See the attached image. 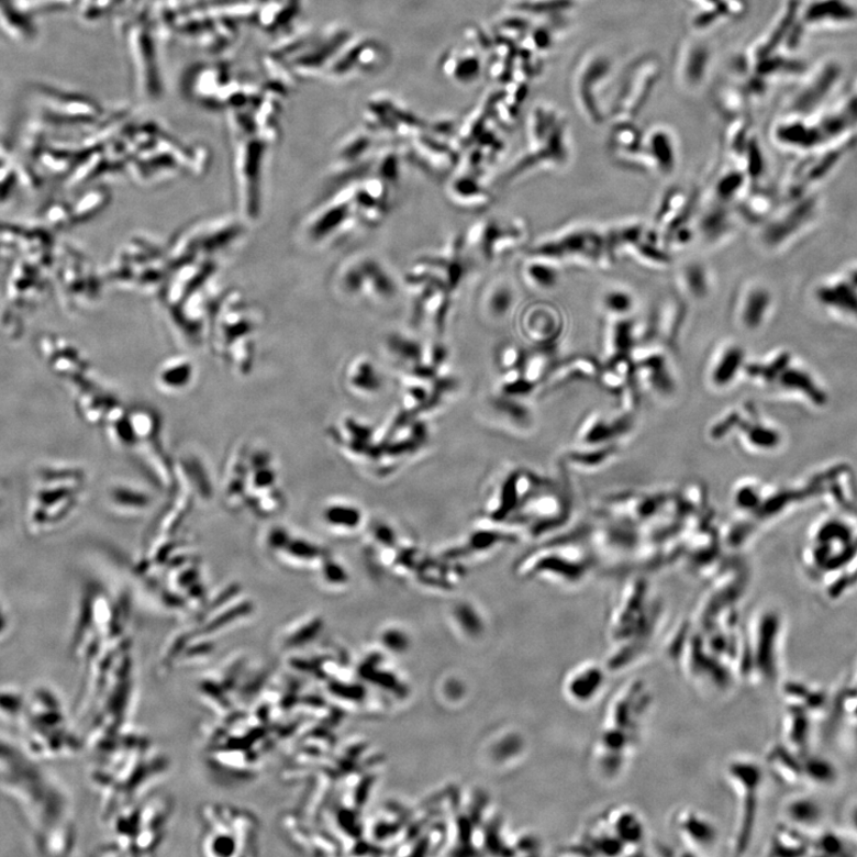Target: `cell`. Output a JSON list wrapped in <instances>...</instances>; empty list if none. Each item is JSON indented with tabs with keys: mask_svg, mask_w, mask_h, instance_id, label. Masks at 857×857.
<instances>
[{
	"mask_svg": "<svg viewBox=\"0 0 857 857\" xmlns=\"http://www.w3.org/2000/svg\"><path fill=\"white\" fill-rule=\"evenodd\" d=\"M18 4L31 16L47 14L68 9L76 0H16Z\"/></svg>",
	"mask_w": 857,
	"mask_h": 857,
	"instance_id": "cb8c5ba5",
	"label": "cell"
},
{
	"mask_svg": "<svg viewBox=\"0 0 857 857\" xmlns=\"http://www.w3.org/2000/svg\"><path fill=\"white\" fill-rule=\"evenodd\" d=\"M447 191L452 202L466 210L478 211L492 203L491 192L480 181L474 179H456L452 181Z\"/></svg>",
	"mask_w": 857,
	"mask_h": 857,
	"instance_id": "9a60e30c",
	"label": "cell"
},
{
	"mask_svg": "<svg viewBox=\"0 0 857 857\" xmlns=\"http://www.w3.org/2000/svg\"><path fill=\"white\" fill-rule=\"evenodd\" d=\"M26 694L14 689H0V720L18 725L25 706Z\"/></svg>",
	"mask_w": 857,
	"mask_h": 857,
	"instance_id": "44dd1931",
	"label": "cell"
},
{
	"mask_svg": "<svg viewBox=\"0 0 857 857\" xmlns=\"http://www.w3.org/2000/svg\"><path fill=\"white\" fill-rule=\"evenodd\" d=\"M823 297L827 300V302L837 303V307L849 309L854 312L857 311V299L847 289L841 288L835 291L827 290Z\"/></svg>",
	"mask_w": 857,
	"mask_h": 857,
	"instance_id": "484cf974",
	"label": "cell"
},
{
	"mask_svg": "<svg viewBox=\"0 0 857 857\" xmlns=\"http://www.w3.org/2000/svg\"><path fill=\"white\" fill-rule=\"evenodd\" d=\"M603 308L612 316H625L634 309L633 294L622 289L608 291L603 298Z\"/></svg>",
	"mask_w": 857,
	"mask_h": 857,
	"instance_id": "603a6c76",
	"label": "cell"
},
{
	"mask_svg": "<svg viewBox=\"0 0 857 857\" xmlns=\"http://www.w3.org/2000/svg\"><path fill=\"white\" fill-rule=\"evenodd\" d=\"M745 360V352L734 343H727L712 357L709 380L714 388L722 389L734 382Z\"/></svg>",
	"mask_w": 857,
	"mask_h": 857,
	"instance_id": "5bb4252c",
	"label": "cell"
},
{
	"mask_svg": "<svg viewBox=\"0 0 857 857\" xmlns=\"http://www.w3.org/2000/svg\"><path fill=\"white\" fill-rule=\"evenodd\" d=\"M0 790L19 806L38 849L65 855L74 846L67 797L26 750L0 737Z\"/></svg>",
	"mask_w": 857,
	"mask_h": 857,
	"instance_id": "6da1fadb",
	"label": "cell"
},
{
	"mask_svg": "<svg viewBox=\"0 0 857 857\" xmlns=\"http://www.w3.org/2000/svg\"><path fill=\"white\" fill-rule=\"evenodd\" d=\"M10 617L9 613L2 602H0V639H2L9 632Z\"/></svg>",
	"mask_w": 857,
	"mask_h": 857,
	"instance_id": "83f0119b",
	"label": "cell"
},
{
	"mask_svg": "<svg viewBox=\"0 0 857 857\" xmlns=\"http://www.w3.org/2000/svg\"><path fill=\"white\" fill-rule=\"evenodd\" d=\"M563 321L559 311L549 307H536L523 316L524 334L537 345H549L561 334Z\"/></svg>",
	"mask_w": 857,
	"mask_h": 857,
	"instance_id": "4fadbf2b",
	"label": "cell"
},
{
	"mask_svg": "<svg viewBox=\"0 0 857 857\" xmlns=\"http://www.w3.org/2000/svg\"><path fill=\"white\" fill-rule=\"evenodd\" d=\"M676 832L686 849L704 854L716 847L719 828L704 813L685 809L675 820Z\"/></svg>",
	"mask_w": 857,
	"mask_h": 857,
	"instance_id": "9c48e42d",
	"label": "cell"
},
{
	"mask_svg": "<svg viewBox=\"0 0 857 857\" xmlns=\"http://www.w3.org/2000/svg\"><path fill=\"white\" fill-rule=\"evenodd\" d=\"M523 276L533 288L543 291L553 290L559 282V271L553 261L533 255L523 269Z\"/></svg>",
	"mask_w": 857,
	"mask_h": 857,
	"instance_id": "ac0fdd59",
	"label": "cell"
},
{
	"mask_svg": "<svg viewBox=\"0 0 857 857\" xmlns=\"http://www.w3.org/2000/svg\"><path fill=\"white\" fill-rule=\"evenodd\" d=\"M513 303L514 296L511 288H509V286L505 283H500L493 286L489 292L488 300H486V308H488L490 316L494 319H503L511 310Z\"/></svg>",
	"mask_w": 857,
	"mask_h": 857,
	"instance_id": "7402d4cb",
	"label": "cell"
},
{
	"mask_svg": "<svg viewBox=\"0 0 857 857\" xmlns=\"http://www.w3.org/2000/svg\"><path fill=\"white\" fill-rule=\"evenodd\" d=\"M784 817L788 819L789 825L808 834L809 831L820 826L823 812L816 800L800 797L786 804Z\"/></svg>",
	"mask_w": 857,
	"mask_h": 857,
	"instance_id": "2e32d148",
	"label": "cell"
},
{
	"mask_svg": "<svg viewBox=\"0 0 857 857\" xmlns=\"http://www.w3.org/2000/svg\"><path fill=\"white\" fill-rule=\"evenodd\" d=\"M681 282L686 292L694 299L705 298L711 289L708 269L698 264L685 266L681 271Z\"/></svg>",
	"mask_w": 857,
	"mask_h": 857,
	"instance_id": "d6986e66",
	"label": "cell"
},
{
	"mask_svg": "<svg viewBox=\"0 0 857 857\" xmlns=\"http://www.w3.org/2000/svg\"><path fill=\"white\" fill-rule=\"evenodd\" d=\"M727 779L732 782L738 797L739 814L735 834L734 848L745 853L755 831L757 805H759L760 789L764 773L759 764L737 759L727 766Z\"/></svg>",
	"mask_w": 857,
	"mask_h": 857,
	"instance_id": "5b68a950",
	"label": "cell"
},
{
	"mask_svg": "<svg viewBox=\"0 0 857 857\" xmlns=\"http://www.w3.org/2000/svg\"><path fill=\"white\" fill-rule=\"evenodd\" d=\"M770 304L769 293L764 289H752L742 297L738 320L748 331L761 326Z\"/></svg>",
	"mask_w": 857,
	"mask_h": 857,
	"instance_id": "e0dca14e",
	"label": "cell"
},
{
	"mask_svg": "<svg viewBox=\"0 0 857 857\" xmlns=\"http://www.w3.org/2000/svg\"><path fill=\"white\" fill-rule=\"evenodd\" d=\"M341 285L353 297L365 296L378 302H389L398 293L397 283L389 271L369 257L348 265L342 274Z\"/></svg>",
	"mask_w": 857,
	"mask_h": 857,
	"instance_id": "52a82bcc",
	"label": "cell"
},
{
	"mask_svg": "<svg viewBox=\"0 0 857 857\" xmlns=\"http://www.w3.org/2000/svg\"><path fill=\"white\" fill-rule=\"evenodd\" d=\"M0 32L22 46H31L40 36L34 18L16 0H0Z\"/></svg>",
	"mask_w": 857,
	"mask_h": 857,
	"instance_id": "7c38bea8",
	"label": "cell"
},
{
	"mask_svg": "<svg viewBox=\"0 0 857 857\" xmlns=\"http://www.w3.org/2000/svg\"><path fill=\"white\" fill-rule=\"evenodd\" d=\"M26 752L38 759H54L74 754L80 743L67 725L59 697L47 688L26 694L20 723Z\"/></svg>",
	"mask_w": 857,
	"mask_h": 857,
	"instance_id": "277c9868",
	"label": "cell"
},
{
	"mask_svg": "<svg viewBox=\"0 0 857 857\" xmlns=\"http://www.w3.org/2000/svg\"><path fill=\"white\" fill-rule=\"evenodd\" d=\"M742 185L743 181L736 175L723 178L716 186L719 198L722 199V202H728V200L737 194Z\"/></svg>",
	"mask_w": 857,
	"mask_h": 857,
	"instance_id": "d4e9b609",
	"label": "cell"
},
{
	"mask_svg": "<svg viewBox=\"0 0 857 857\" xmlns=\"http://www.w3.org/2000/svg\"><path fill=\"white\" fill-rule=\"evenodd\" d=\"M757 620V632L752 634L746 648H742L741 669L746 676L773 681L779 674L780 621L775 613H765Z\"/></svg>",
	"mask_w": 857,
	"mask_h": 857,
	"instance_id": "8992f818",
	"label": "cell"
},
{
	"mask_svg": "<svg viewBox=\"0 0 857 857\" xmlns=\"http://www.w3.org/2000/svg\"><path fill=\"white\" fill-rule=\"evenodd\" d=\"M606 682L605 669L596 663H585L570 674L567 693L577 705L593 704L602 694Z\"/></svg>",
	"mask_w": 857,
	"mask_h": 857,
	"instance_id": "8fae6325",
	"label": "cell"
},
{
	"mask_svg": "<svg viewBox=\"0 0 857 857\" xmlns=\"http://www.w3.org/2000/svg\"><path fill=\"white\" fill-rule=\"evenodd\" d=\"M652 695L638 681L612 699L606 720L593 749V761L604 778H617L631 761L639 743L641 728L650 706Z\"/></svg>",
	"mask_w": 857,
	"mask_h": 857,
	"instance_id": "7a4b0ae2",
	"label": "cell"
},
{
	"mask_svg": "<svg viewBox=\"0 0 857 857\" xmlns=\"http://www.w3.org/2000/svg\"><path fill=\"white\" fill-rule=\"evenodd\" d=\"M84 483V470L76 466L57 463L38 466L24 509L26 533L42 537L64 524L79 505Z\"/></svg>",
	"mask_w": 857,
	"mask_h": 857,
	"instance_id": "3957f363",
	"label": "cell"
},
{
	"mask_svg": "<svg viewBox=\"0 0 857 857\" xmlns=\"http://www.w3.org/2000/svg\"><path fill=\"white\" fill-rule=\"evenodd\" d=\"M526 237L525 224L521 221L500 223L486 220L471 227L468 235L470 246L479 251L485 260L493 261L516 251Z\"/></svg>",
	"mask_w": 857,
	"mask_h": 857,
	"instance_id": "ba28073f",
	"label": "cell"
},
{
	"mask_svg": "<svg viewBox=\"0 0 857 857\" xmlns=\"http://www.w3.org/2000/svg\"><path fill=\"white\" fill-rule=\"evenodd\" d=\"M611 836L621 843L625 854H637L646 841L647 832L639 813L627 806L613 808L600 817Z\"/></svg>",
	"mask_w": 857,
	"mask_h": 857,
	"instance_id": "30bf717a",
	"label": "cell"
},
{
	"mask_svg": "<svg viewBox=\"0 0 857 857\" xmlns=\"http://www.w3.org/2000/svg\"><path fill=\"white\" fill-rule=\"evenodd\" d=\"M804 779L816 786H831L837 780V771L831 761L821 757L804 756Z\"/></svg>",
	"mask_w": 857,
	"mask_h": 857,
	"instance_id": "ffe728a7",
	"label": "cell"
},
{
	"mask_svg": "<svg viewBox=\"0 0 857 857\" xmlns=\"http://www.w3.org/2000/svg\"><path fill=\"white\" fill-rule=\"evenodd\" d=\"M846 822L852 836L857 839V802L850 805V808L847 810Z\"/></svg>",
	"mask_w": 857,
	"mask_h": 857,
	"instance_id": "4316f807",
	"label": "cell"
}]
</instances>
